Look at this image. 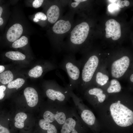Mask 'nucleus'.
I'll use <instances>...</instances> for the list:
<instances>
[{
  "instance_id": "f257e3e1",
  "label": "nucleus",
  "mask_w": 133,
  "mask_h": 133,
  "mask_svg": "<svg viewBox=\"0 0 133 133\" xmlns=\"http://www.w3.org/2000/svg\"><path fill=\"white\" fill-rule=\"evenodd\" d=\"M58 66L68 75L69 83L67 86L72 90L77 87L80 81L81 62L76 60L73 56L68 55L64 58Z\"/></svg>"
},
{
  "instance_id": "f03ea898",
  "label": "nucleus",
  "mask_w": 133,
  "mask_h": 133,
  "mask_svg": "<svg viewBox=\"0 0 133 133\" xmlns=\"http://www.w3.org/2000/svg\"><path fill=\"white\" fill-rule=\"evenodd\" d=\"M49 109L45 111L43 119L56 125L62 126L66 119L74 112L73 107L50 103Z\"/></svg>"
},
{
  "instance_id": "7ed1b4c3",
  "label": "nucleus",
  "mask_w": 133,
  "mask_h": 133,
  "mask_svg": "<svg viewBox=\"0 0 133 133\" xmlns=\"http://www.w3.org/2000/svg\"><path fill=\"white\" fill-rule=\"evenodd\" d=\"M110 110L113 120L117 125L126 127L133 124V111L124 105L118 102L113 103Z\"/></svg>"
},
{
  "instance_id": "20e7f679",
  "label": "nucleus",
  "mask_w": 133,
  "mask_h": 133,
  "mask_svg": "<svg viewBox=\"0 0 133 133\" xmlns=\"http://www.w3.org/2000/svg\"><path fill=\"white\" fill-rule=\"evenodd\" d=\"M46 94L50 103L60 105H66L71 98L69 88L61 86L54 80L49 82Z\"/></svg>"
},
{
  "instance_id": "39448f33",
  "label": "nucleus",
  "mask_w": 133,
  "mask_h": 133,
  "mask_svg": "<svg viewBox=\"0 0 133 133\" xmlns=\"http://www.w3.org/2000/svg\"><path fill=\"white\" fill-rule=\"evenodd\" d=\"M81 62L82 72L80 84L85 86L92 80L98 66L99 60L97 56L93 55Z\"/></svg>"
},
{
  "instance_id": "423d86ee",
  "label": "nucleus",
  "mask_w": 133,
  "mask_h": 133,
  "mask_svg": "<svg viewBox=\"0 0 133 133\" xmlns=\"http://www.w3.org/2000/svg\"><path fill=\"white\" fill-rule=\"evenodd\" d=\"M89 27L88 23L83 22L76 25L71 32L70 41L73 44H81L88 35Z\"/></svg>"
},
{
  "instance_id": "0eeeda50",
  "label": "nucleus",
  "mask_w": 133,
  "mask_h": 133,
  "mask_svg": "<svg viewBox=\"0 0 133 133\" xmlns=\"http://www.w3.org/2000/svg\"><path fill=\"white\" fill-rule=\"evenodd\" d=\"M130 63V58L126 56L115 60L111 66V73L112 77L118 78L123 76L128 69Z\"/></svg>"
},
{
  "instance_id": "6e6552de",
  "label": "nucleus",
  "mask_w": 133,
  "mask_h": 133,
  "mask_svg": "<svg viewBox=\"0 0 133 133\" xmlns=\"http://www.w3.org/2000/svg\"><path fill=\"white\" fill-rule=\"evenodd\" d=\"M105 26L106 38L112 37L113 40H116L120 37L121 34L120 25L118 22L114 19H110L107 21Z\"/></svg>"
},
{
  "instance_id": "1a4fd4ad",
  "label": "nucleus",
  "mask_w": 133,
  "mask_h": 133,
  "mask_svg": "<svg viewBox=\"0 0 133 133\" xmlns=\"http://www.w3.org/2000/svg\"><path fill=\"white\" fill-rule=\"evenodd\" d=\"M78 121L75 112L69 117L61 126V133H78L75 129Z\"/></svg>"
},
{
  "instance_id": "9d476101",
  "label": "nucleus",
  "mask_w": 133,
  "mask_h": 133,
  "mask_svg": "<svg viewBox=\"0 0 133 133\" xmlns=\"http://www.w3.org/2000/svg\"><path fill=\"white\" fill-rule=\"evenodd\" d=\"M24 93L29 106L33 107L37 104L39 101L37 91L34 88L27 87L25 89Z\"/></svg>"
},
{
  "instance_id": "9b49d317",
  "label": "nucleus",
  "mask_w": 133,
  "mask_h": 133,
  "mask_svg": "<svg viewBox=\"0 0 133 133\" xmlns=\"http://www.w3.org/2000/svg\"><path fill=\"white\" fill-rule=\"evenodd\" d=\"M23 32V27L21 25L16 23L8 30L6 34L7 39L10 42H14L21 36Z\"/></svg>"
},
{
  "instance_id": "f8f14e48",
  "label": "nucleus",
  "mask_w": 133,
  "mask_h": 133,
  "mask_svg": "<svg viewBox=\"0 0 133 133\" xmlns=\"http://www.w3.org/2000/svg\"><path fill=\"white\" fill-rule=\"evenodd\" d=\"M71 27L69 21L60 19L56 22L53 25L52 30L55 33L62 34L68 31Z\"/></svg>"
},
{
  "instance_id": "ddd939ff",
  "label": "nucleus",
  "mask_w": 133,
  "mask_h": 133,
  "mask_svg": "<svg viewBox=\"0 0 133 133\" xmlns=\"http://www.w3.org/2000/svg\"><path fill=\"white\" fill-rule=\"evenodd\" d=\"M47 17L50 23H55L60 16V9L58 6L53 5L50 6L47 12Z\"/></svg>"
},
{
  "instance_id": "4468645a",
  "label": "nucleus",
  "mask_w": 133,
  "mask_h": 133,
  "mask_svg": "<svg viewBox=\"0 0 133 133\" xmlns=\"http://www.w3.org/2000/svg\"><path fill=\"white\" fill-rule=\"evenodd\" d=\"M80 116L83 120L87 125L91 126L94 124L95 117L90 110L86 109L83 110L81 113Z\"/></svg>"
},
{
  "instance_id": "2eb2a0df",
  "label": "nucleus",
  "mask_w": 133,
  "mask_h": 133,
  "mask_svg": "<svg viewBox=\"0 0 133 133\" xmlns=\"http://www.w3.org/2000/svg\"><path fill=\"white\" fill-rule=\"evenodd\" d=\"M87 92L89 95L96 96L100 102H103L106 99V96L101 88L97 87L91 88L88 90Z\"/></svg>"
},
{
  "instance_id": "dca6fc26",
  "label": "nucleus",
  "mask_w": 133,
  "mask_h": 133,
  "mask_svg": "<svg viewBox=\"0 0 133 133\" xmlns=\"http://www.w3.org/2000/svg\"><path fill=\"white\" fill-rule=\"evenodd\" d=\"M27 117V115L24 113L20 112L17 114L15 118V127L19 129L23 128L24 126V121Z\"/></svg>"
},
{
  "instance_id": "f3484780",
  "label": "nucleus",
  "mask_w": 133,
  "mask_h": 133,
  "mask_svg": "<svg viewBox=\"0 0 133 133\" xmlns=\"http://www.w3.org/2000/svg\"><path fill=\"white\" fill-rule=\"evenodd\" d=\"M121 87L119 82L116 79H112L110 81V85L107 89V92L109 93L120 92Z\"/></svg>"
},
{
  "instance_id": "a211bd4d",
  "label": "nucleus",
  "mask_w": 133,
  "mask_h": 133,
  "mask_svg": "<svg viewBox=\"0 0 133 133\" xmlns=\"http://www.w3.org/2000/svg\"><path fill=\"white\" fill-rule=\"evenodd\" d=\"M13 75L10 70L2 72L0 74V82L2 84H6L12 81Z\"/></svg>"
},
{
  "instance_id": "6ab92c4d",
  "label": "nucleus",
  "mask_w": 133,
  "mask_h": 133,
  "mask_svg": "<svg viewBox=\"0 0 133 133\" xmlns=\"http://www.w3.org/2000/svg\"><path fill=\"white\" fill-rule=\"evenodd\" d=\"M5 55L6 57L14 60H23L25 58L24 54L17 51L8 52L6 53Z\"/></svg>"
},
{
  "instance_id": "aec40b11",
  "label": "nucleus",
  "mask_w": 133,
  "mask_h": 133,
  "mask_svg": "<svg viewBox=\"0 0 133 133\" xmlns=\"http://www.w3.org/2000/svg\"><path fill=\"white\" fill-rule=\"evenodd\" d=\"M43 72L42 66L37 65L30 70L28 73L29 76L34 78H37L41 77Z\"/></svg>"
},
{
  "instance_id": "412c9836",
  "label": "nucleus",
  "mask_w": 133,
  "mask_h": 133,
  "mask_svg": "<svg viewBox=\"0 0 133 133\" xmlns=\"http://www.w3.org/2000/svg\"><path fill=\"white\" fill-rule=\"evenodd\" d=\"M108 76L100 72H98L96 75V80L97 83L101 86L105 84L109 80Z\"/></svg>"
},
{
  "instance_id": "4be33fe9",
  "label": "nucleus",
  "mask_w": 133,
  "mask_h": 133,
  "mask_svg": "<svg viewBox=\"0 0 133 133\" xmlns=\"http://www.w3.org/2000/svg\"><path fill=\"white\" fill-rule=\"evenodd\" d=\"M25 82L23 79L18 78L8 83L7 87L9 89L16 88L17 90L21 87Z\"/></svg>"
},
{
  "instance_id": "5701e85b",
  "label": "nucleus",
  "mask_w": 133,
  "mask_h": 133,
  "mask_svg": "<svg viewBox=\"0 0 133 133\" xmlns=\"http://www.w3.org/2000/svg\"><path fill=\"white\" fill-rule=\"evenodd\" d=\"M28 42V38L25 36H23L14 41L12 44V47L15 48L22 47L26 45Z\"/></svg>"
},
{
  "instance_id": "b1692460",
  "label": "nucleus",
  "mask_w": 133,
  "mask_h": 133,
  "mask_svg": "<svg viewBox=\"0 0 133 133\" xmlns=\"http://www.w3.org/2000/svg\"><path fill=\"white\" fill-rule=\"evenodd\" d=\"M51 123H50L44 119H42L39 120L38 124L40 127L43 130H47L50 127Z\"/></svg>"
},
{
  "instance_id": "393cba45",
  "label": "nucleus",
  "mask_w": 133,
  "mask_h": 133,
  "mask_svg": "<svg viewBox=\"0 0 133 133\" xmlns=\"http://www.w3.org/2000/svg\"><path fill=\"white\" fill-rule=\"evenodd\" d=\"M35 17L42 20H46L47 17V16L44 13L41 12H38L35 15Z\"/></svg>"
},
{
  "instance_id": "a878e982",
  "label": "nucleus",
  "mask_w": 133,
  "mask_h": 133,
  "mask_svg": "<svg viewBox=\"0 0 133 133\" xmlns=\"http://www.w3.org/2000/svg\"><path fill=\"white\" fill-rule=\"evenodd\" d=\"M47 133H57L56 127L51 123L50 127L47 130Z\"/></svg>"
},
{
  "instance_id": "bb28decb",
  "label": "nucleus",
  "mask_w": 133,
  "mask_h": 133,
  "mask_svg": "<svg viewBox=\"0 0 133 133\" xmlns=\"http://www.w3.org/2000/svg\"><path fill=\"white\" fill-rule=\"evenodd\" d=\"M44 0H35L33 3V6L35 8L40 7L42 5Z\"/></svg>"
},
{
  "instance_id": "cd10ccee",
  "label": "nucleus",
  "mask_w": 133,
  "mask_h": 133,
  "mask_svg": "<svg viewBox=\"0 0 133 133\" xmlns=\"http://www.w3.org/2000/svg\"><path fill=\"white\" fill-rule=\"evenodd\" d=\"M118 8V6L117 4L114 3L109 4L108 7V10L111 12H113Z\"/></svg>"
},
{
  "instance_id": "c85d7f7f",
  "label": "nucleus",
  "mask_w": 133,
  "mask_h": 133,
  "mask_svg": "<svg viewBox=\"0 0 133 133\" xmlns=\"http://www.w3.org/2000/svg\"><path fill=\"white\" fill-rule=\"evenodd\" d=\"M6 88L4 85L0 86V100L2 99L4 97L5 94L4 92L5 91Z\"/></svg>"
},
{
  "instance_id": "c756f323",
  "label": "nucleus",
  "mask_w": 133,
  "mask_h": 133,
  "mask_svg": "<svg viewBox=\"0 0 133 133\" xmlns=\"http://www.w3.org/2000/svg\"><path fill=\"white\" fill-rule=\"evenodd\" d=\"M75 2H72L71 4V6L73 8H75L80 3L86 1V0H75Z\"/></svg>"
},
{
  "instance_id": "7c9ffc66",
  "label": "nucleus",
  "mask_w": 133,
  "mask_h": 133,
  "mask_svg": "<svg viewBox=\"0 0 133 133\" xmlns=\"http://www.w3.org/2000/svg\"><path fill=\"white\" fill-rule=\"evenodd\" d=\"M126 1V0L124 1L118 0L117 4L118 7L121 8H123L125 6Z\"/></svg>"
},
{
  "instance_id": "2f4dec72",
  "label": "nucleus",
  "mask_w": 133,
  "mask_h": 133,
  "mask_svg": "<svg viewBox=\"0 0 133 133\" xmlns=\"http://www.w3.org/2000/svg\"><path fill=\"white\" fill-rule=\"evenodd\" d=\"M0 133H10V132L7 128L0 124Z\"/></svg>"
},
{
  "instance_id": "473e14b6",
  "label": "nucleus",
  "mask_w": 133,
  "mask_h": 133,
  "mask_svg": "<svg viewBox=\"0 0 133 133\" xmlns=\"http://www.w3.org/2000/svg\"><path fill=\"white\" fill-rule=\"evenodd\" d=\"M5 69V67L3 66L0 65V73L2 72Z\"/></svg>"
},
{
  "instance_id": "72a5a7b5",
  "label": "nucleus",
  "mask_w": 133,
  "mask_h": 133,
  "mask_svg": "<svg viewBox=\"0 0 133 133\" xmlns=\"http://www.w3.org/2000/svg\"><path fill=\"white\" fill-rule=\"evenodd\" d=\"M3 23V21L2 18L0 17V26L2 25Z\"/></svg>"
},
{
  "instance_id": "f704fd0d",
  "label": "nucleus",
  "mask_w": 133,
  "mask_h": 133,
  "mask_svg": "<svg viewBox=\"0 0 133 133\" xmlns=\"http://www.w3.org/2000/svg\"><path fill=\"white\" fill-rule=\"evenodd\" d=\"M130 81L133 83V74H132L130 77Z\"/></svg>"
},
{
  "instance_id": "c9c22d12",
  "label": "nucleus",
  "mask_w": 133,
  "mask_h": 133,
  "mask_svg": "<svg viewBox=\"0 0 133 133\" xmlns=\"http://www.w3.org/2000/svg\"><path fill=\"white\" fill-rule=\"evenodd\" d=\"M33 21L35 22H37L39 21V20L35 17L33 19Z\"/></svg>"
},
{
  "instance_id": "e433bc0d",
  "label": "nucleus",
  "mask_w": 133,
  "mask_h": 133,
  "mask_svg": "<svg viewBox=\"0 0 133 133\" xmlns=\"http://www.w3.org/2000/svg\"><path fill=\"white\" fill-rule=\"evenodd\" d=\"M3 11V9L2 7L0 6V17H1Z\"/></svg>"
},
{
  "instance_id": "4c0bfd02",
  "label": "nucleus",
  "mask_w": 133,
  "mask_h": 133,
  "mask_svg": "<svg viewBox=\"0 0 133 133\" xmlns=\"http://www.w3.org/2000/svg\"><path fill=\"white\" fill-rule=\"evenodd\" d=\"M117 0H108V1H110L112 3H114V2H115L116 1H117Z\"/></svg>"
},
{
  "instance_id": "58836bf2",
  "label": "nucleus",
  "mask_w": 133,
  "mask_h": 133,
  "mask_svg": "<svg viewBox=\"0 0 133 133\" xmlns=\"http://www.w3.org/2000/svg\"><path fill=\"white\" fill-rule=\"evenodd\" d=\"M8 120H9V119H8Z\"/></svg>"
}]
</instances>
